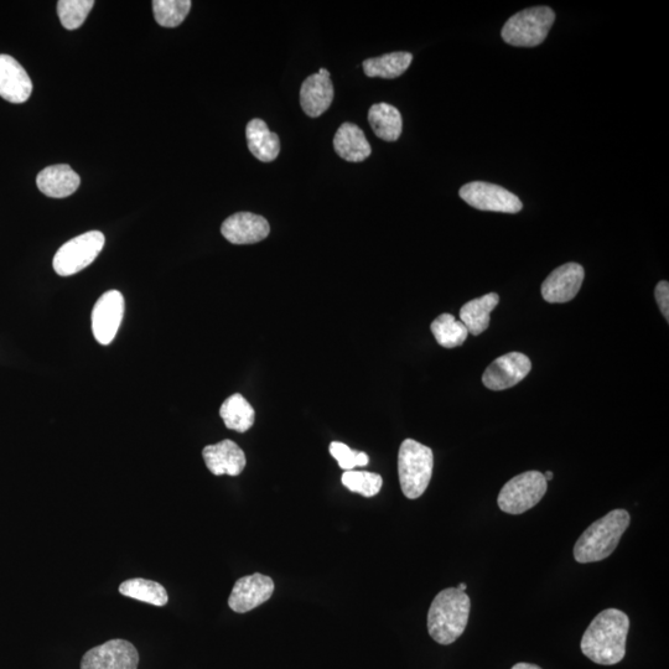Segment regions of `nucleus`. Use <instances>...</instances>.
Returning a JSON list of instances; mask_svg holds the SVG:
<instances>
[{
  "mask_svg": "<svg viewBox=\"0 0 669 669\" xmlns=\"http://www.w3.org/2000/svg\"><path fill=\"white\" fill-rule=\"evenodd\" d=\"M629 630V616L617 609L604 610L584 632L582 652L596 665L614 666L624 660Z\"/></svg>",
  "mask_w": 669,
  "mask_h": 669,
  "instance_id": "f257e3e1",
  "label": "nucleus"
},
{
  "mask_svg": "<svg viewBox=\"0 0 669 669\" xmlns=\"http://www.w3.org/2000/svg\"><path fill=\"white\" fill-rule=\"evenodd\" d=\"M471 601L465 591L449 588L435 596L428 613V631L435 642L451 645L468 626Z\"/></svg>",
  "mask_w": 669,
  "mask_h": 669,
  "instance_id": "f03ea898",
  "label": "nucleus"
},
{
  "mask_svg": "<svg viewBox=\"0 0 669 669\" xmlns=\"http://www.w3.org/2000/svg\"><path fill=\"white\" fill-rule=\"evenodd\" d=\"M625 510H614L591 525L574 546V558L580 564L600 562L611 556L619 546L622 534L630 526Z\"/></svg>",
  "mask_w": 669,
  "mask_h": 669,
  "instance_id": "7ed1b4c3",
  "label": "nucleus"
},
{
  "mask_svg": "<svg viewBox=\"0 0 669 669\" xmlns=\"http://www.w3.org/2000/svg\"><path fill=\"white\" fill-rule=\"evenodd\" d=\"M433 468L432 449L413 439L404 440L398 454V475L407 499H419L427 491Z\"/></svg>",
  "mask_w": 669,
  "mask_h": 669,
  "instance_id": "20e7f679",
  "label": "nucleus"
},
{
  "mask_svg": "<svg viewBox=\"0 0 669 669\" xmlns=\"http://www.w3.org/2000/svg\"><path fill=\"white\" fill-rule=\"evenodd\" d=\"M556 20L548 7H534L513 15L502 29V39L517 48H534L546 40Z\"/></svg>",
  "mask_w": 669,
  "mask_h": 669,
  "instance_id": "39448f33",
  "label": "nucleus"
},
{
  "mask_svg": "<svg viewBox=\"0 0 669 669\" xmlns=\"http://www.w3.org/2000/svg\"><path fill=\"white\" fill-rule=\"evenodd\" d=\"M548 482L539 471H527L507 482L497 499L499 507L508 515H522L538 505L546 495Z\"/></svg>",
  "mask_w": 669,
  "mask_h": 669,
  "instance_id": "423d86ee",
  "label": "nucleus"
},
{
  "mask_svg": "<svg viewBox=\"0 0 669 669\" xmlns=\"http://www.w3.org/2000/svg\"><path fill=\"white\" fill-rule=\"evenodd\" d=\"M106 237L100 231H90L72 238L56 252L53 266L61 277H70L84 271L105 247Z\"/></svg>",
  "mask_w": 669,
  "mask_h": 669,
  "instance_id": "0eeeda50",
  "label": "nucleus"
},
{
  "mask_svg": "<svg viewBox=\"0 0 669 669\" xmlns=\"http://www.w3.org/2000/svg\"><path fill=\"white\" fill-rule=\"evenodd\" d=\"M460 197L466 204L481 211L503 212V214H517L523 204L515 194L501 188L499 185L474 181L460 189Z\"/></svg>",
  "mask_w": 669,
  "mask_h": 669,
  "instance_id": "6e6552de",
  "label": "nucleus"
},
{
  "mask_svg": "<svg viewBox=\"0 0 669 669\" xmlns=\"http://www.w3.org/2000/svg\"><path fill=\"white\" fill-rule=\"evenodd\" d=\"M139 653L133 643L111 640L82 657L81 669H138Z\"/></svg>",
  "mask_w": 669,
  "mask_h": 669,
  "instance_id": "1a4fd4ad",
  "label": "nucleus"
},
{
  "mask_svg": "<svg viewBox=\"0 0 669 669\" xmlns=\"http://www.w3.org/2000/svg\"><path fill=\"white\" fill-rule=\"evenodd\" d=\"M532 370V362L521 352H510L486 368L482 383L491 391L508 390L525 380Z\"/></svg>",
  "mask_w": 669,
  "mask_h": 669,
  "instance_id": "9d476101",
  "label": "nucleus"
},
{
  "mask_svg": "<svg viewBox=\"0 0 669 669\" xmlns=\"http://www.w3.org/2000/svg\"><path fill=\"white\" fill-rule=\"evenodd\" d=\"M124 315V298L110 290L97 300L92 310V331L101 345H110L118 333Z\"/></svg>",
  "mask_w": 669,
  "mask_h": 669,
  "instance_id": "9b49d317",
  "label": "nucleus"
},
{
  "mask_svg": "<svg viewBox=\"0 0 669 669\" xmlns=\"http://www.w3.org/2000/svg\"><path fill=\"white\" fill-rule=\"evenodd\" d=\"M273 593V579L261 573H254L237 580L228 599V606L235 613L246 614L266 603L272 598Z\"/></svg>",
  "mask_w": 669,
  "mask_h": 669,
  "instance_id": "f8f14e48",
  "label": "nucleus"
},
{
  "mask_svg": "<svg viewBox=\"0 0 669 669\" xmlns=\"http://www.w3.org/2000/svg\"><path fill=\"white\" fill-rule=\"evenodd\" d=\"M584 268L578 263H567L549 274L542 284V297L547 303H568L577 297L584 282Z\"/></svg>",
  "mask_w": 669,
  "mask_h": 669,
  "instance_id": "ddd939ff",
  "label": "nucleus"
},
{
  "mask_svg": "<svg viewBox=\"0 0 669 669\" xmlns=\"http://www.w3.org/2000/svg\"><path fill=\"white\" fill-rule=\"evenodd\" d=\"M221 232L233 245H252L266 240L271 227L262 216L251 212H238L222 223Z\"/></svg>",
  "mask_w": 669,
  "mask_h": 669,
  "instance_id": "4468645a",
  "label": "nucleus"
},
{
  "mask_svg": "<svg viewBox=\"0 0 669 669\" xmlns=\"http://www.w3.org/2000/svg\"><path fill=\"white\" fill-rule=\"evenodd\" d=\"M33 92L27 71L14 57L0 55V97L10 103H24L29 100Z\"/></svg>",
  "mask_w": 669,
  "mask_h": 669,
  "instance_id": "2eb2a0df",
  "label": "nucleus"
},
{
  "mask_svg": "<svg viewBox=\"0 0 669 669\" xmlns=\"http://www.w3.org/2000/svg\"><path fill=\"white\" fill-rule=\"evenodd\" d=\"M334 101V85L330 72L320 69L318 74L308 77L300 90V103L305 114L311 118L320 117L329 110Z\"/></svg>",
  "mask_w": 669,
  "mask_h": 669,
  "instance_id": "dca6fc26",
  "label": "nucleus"
},
{
  "mask_svg": "<svg viewBox=\"0 0 669 669\" xmlns=\"http://www.w3.org/2000/svg\"><path fill=\"white\" fill-rule=\"evenodd\" d=\"M202 456L207 469L216 476H238L246 468L247 460L243 450L232 440H222L221 443L206 446Z\"/></svg>",
  "mask_w": 669,
  "mask_h": 669,
  "instance_id": "f3484780",
  "label": "nucleus"
},
{
  "mask_svg": "<svg viewBox=\"0 0 669 669\" xmlns=\"http://www.w3.org/2000/svg\"><path fill=\"white\" fill-rule=\"evenodd\" d=\"M36 184L41 193L54 199L75 194L80 188V176L66 164L53 165L40 171Z\"/></svg>",
  "mask_w": 669,
  "mask_h": 669,
  "instance_id": "a211bd4d",
  "label": "nucleus"
},
{
  "mask_svg": "<svg viewBox=\"0 0 669 669\" xmlns=\"http://www.w3.org/2000/svg\"><path fill=\"white\" fill-rule=\"evenodd\" d=\"M335 152L346 162L360 163L370 157L372 149L365 133L356 124L344 123L334 138Z\"/></svg>",
  "mask_w": 669,
  "mask_h": 669,
  "instance_id": "6ab92c4d",
  "label": "nucleus"
},
{
  "mask_svg": "<svg viewBox=\"0 0 669 669\" xmlns=\"http://www.w3.org/2000/svg\"><path fill=\"white\" fill-rule=\"evenodd\" d=\"M246 137L248 149L254 158L263 163H271L278 158L280 140L276 133L269 131L266 122L262 119H252L247 124Z\"/></svg>",
  "mask_w": 669,
  "mask_h": 669,
  "instance_id": "aec40b11",
  "label": "nucleus"
},
{
  "mask_svg": "<svg viewBox=\"0 0 669 669\" xmlns=\"http://www.w3.org/2000/svg\"><path fill=\"white\" fill-rule=\"evenodd\" d=\"M499 302V295L490 293L479 299L471 300L461 308V323L468 329L469 334L479 336L489 329L490 315Z\"/></svg>",
  "mask_w": 669,
  "mask_h": 669,
  "instance_id": "412c9836",
  "label": "nucleus"
},
{
  "mask_svg": "<svg viewBox=\"0 0 669 669\" xmlns=\"http://www.w3.org/2000/svg\"><path fill=\"white\" fill-rule=\"evenodd\" d=\"M368 122L378 138L396 142L401 137L403 121L401 112L387 103L373 105L368 111Z\"/></svg>",
  "mask_w": 669,
  "mask_h": 669,
  "instance_id": "4be33fe9",
  "label": "nucleus"
},
{
  "mask_svg": "<svg viewBox=\"0 0 669 669\" xmlns=\"http://www.w3.org/2000/svg\"><path fill=\"white\" fill-rule=\"evenodd\" d=\"M220 416L228 429L236 430L238 433H246L254 424L256 412L245 397L236 393L223 402Z\"/></svg>",
  "mask_w": 669,
  "mask_h": 669,
  "instance_id": "5701e85b",
  "label": "nucleus"
},
{
  "mask_svg": "<svg viewBox=\"0 0 669 669\" xmlns=\"http://www.w3.org/2000/svg\"><path fill=\"white\" fill-rule=\"evenodd\" d=\"M119 593L127 598L142 601V603L159 606L168 604L169 596L162 584L153 580L134 578L119 585Z\"/></svg>",
  "mask_w": 669,
  "mask_h": 669,
  "instance_id": "b1692460",
  "label": "nucleus"
},
{
  "mask_svg": "<svg viewBox=\"0 0 669 669\" xmlns=\"http://www.w3.org/2000/svg\"><path fill=\"white\" fill-rule=\"evenodd\" d=\"M413 55L409 53H392L381 57H373L363 62V71L368 77L381 79H397L409 69Z\"/></svg>",
  "mask_w": 669,
  "mask_h": 669,
  "instance_id": "393cba45",
  "label": "nucleus"
},
{
  "mask_svg": "<svg viewBox=\"0 0 669 669\" xmlns=\"http://www.w3.org/2000/svg\"><path fill=\"white\" fill-rule=\"evenodd\" d=\"M432 333L440 346L454 349L464 344L468 339L469 331L461 321L451 314H442L430 326Z\"/></svg>",
  "mask_w": 669,
  "mask_h": 669,
  "instance_id": "a878e982",
  "label": "nucleus"
},
{
  "mask_svg": "<svg viewBox=\"0 0 669 669\" xmlns=\"http://www.w3.org/2000/svg\"><path fill=\"white\" fill-rule=\"evenodd\" d=\"M191 9L190 0H154V17L164 28H176L184 22Z\"/></svg>",
  "mask_w": 669,
  "mask_h": 669,
  "instance_id": "bb28decb",
  "label": "nucleus"
},
{
  "mask_svg": "<svg viewBox=\"0 0 669 669\" xmlns=\"http://www.w3.org/2000/svg\"><path fill=\"white\" fill-rule=\"evenodd\" d=\"M93 5V0H60L57 3V14L62 27L67 30L79 29L85 23Z\"/></svg>",
  "mask_w": 669,
  "mask_h": 669,
  "instance_id": "cd10ccee",
  "label": "nucleus"
},
{
  "mask_svg": "<svg viewBox=\"0 0 669 669\" xmlns=\"http://www.w3.org/2000/svg\"><path fill=\"white\" fill-rule=\"evenodd\" d=\"M342 484L355 494L363 497H373L381 491L383 480L378 474L368 473V471H346L342 475Z\"/></svg>",
  "mask_w": 669,
  "mask_h": 669,
  "instance_id": "c85d7f7f",
  "label": "nucleus"
},
{
  "mask_svg": "<svg viewBox=\"0 0 669 669\" xmlns=\"http://www.w3.org/2000/svg\"><path fill=\"white\" fill-rule=\"evenodd\" d=\"M330 454L339 463L340 468L345 471L354 470L356 466H366L370 461L367 454L352 450L349 446L340 442L330 444Z\"/></svg>",
  "mask_w": 669,
  "mask_h": 669,
  "instance_id": "c756f323",
  "label": "nucleus"
},
{
  "mask_svg": "<svg viewBox=\"0 0 669 669\" xmlns=\"http://www.w3.org/2000/svg\"><path fill=\"white\" fill-rule=\"evenodd\" d=\"M656 299L658 305H660V309L662 311L663 316H665L666 320H669V284L666 282V280H663V282L658 283L656 287Z\"/></svg>",
  "mask_w": 669,
  "mask_h": 669,
  "instance_id": "7c9ffc66",
  "label": "nucleus"
},
{
  "mask_svg": "<svg viewBox=\"0 0 669 669\" xmlns=\"http://www.w3.org/2000/svg\"><path fill=\"white\" fill-rule=\"evenodd\" d=\"M512 669H542V668L536 665H531V663H517V665L513 666Z\"/></svg>",
  "mask_w": 669,
  "mask_h": 669,
  "instance_id": "2f4dec72",
  "label": "nucleus"
},
{
  "mask_svg": "<svg viewBox=\"0 0 669 669\" xmlns=\"http://www.w3.org/2000/svg\"><path fill=\"white\" fill-rule=\"evenodd\" d=\"M553 476L554 475H553L552 471H547L546 475H544V479H546L547 482H548V481L553 480Z\"/></svg>",
  "mask_w": 669,
  "mask_h": 669,
  "instance_id": "473e14b6",
  "label": "nucleus"
},
{
  "mask_svg": "<svg viewBox=\"0 0 669 669\" xmlns=\"http://www.w3.org/2000/svg\"><path fill=\"white\" fill-rule=\"evenodd\" d=\"M458 589L461 590V591H465L466 589H468V585H466V584H464V583H461V584L458 586Z\"/></svg>",
  "mask_w": 669,
  "mask_h": 669,
  "instance_id": "72a5a7b5",
  "label": "nucleus"
}]
</instances>
